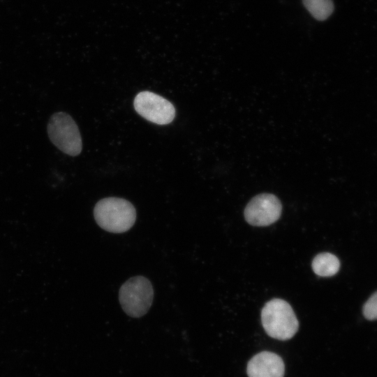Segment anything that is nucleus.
Instances as JSON below:
<instances>
[{
  "label": "nucleus",
  "instance_id": "39448f33",
  "mask_svg": "<svg viewBox=\"0 0 377 377\" xmlns=\"http://www.w3.org/2000/svg\"><path fill=\"white\" fill-rule=\"evenodd\" d=\"M133 106L140 116L158 125L170 124L175 117L173 105L165 98L151 91L139 92L134 98Z\"/></svg>",
  "mask_w": 377,
  "mask_h": 377
},
{
  "label": "nucleus",
  "instance_id": "1a4fd4ad",
  "mask_svg": "<svg viewBox=\"0 0 377 377\" xmlns=\"http://www.w3.org/2000/svg\"><path fill=\"white\" fill-rule=\"evenodd\" d=\"M307 10L316 20L327 19L334 10L332 0H302Z\"/></svg>",
  "mask_w": 377,
  "mask_h": 377
},
{
  "label": "nucleus",
  "instance_id": "6e6552de",
  "mask_svg": "<svg viewBox=\"0 0 377 377\" xmlns=\"http://www.w3.org/2000/svg\"><path fill=\"white\" fill-rule=\"evenodd\" d=\"M339 267V260L330 253H320L312 261L313 271L320 276H332L338 272Z\"/></svg>",
  "mask_w": 377,
  "mask_h": 377
},
{
  "label": "nucleus",
  "instance_id": "7ed1b4c3",
  "mask_svg": "<svg viewBox=\"0 0 377 377\" xmlns=\"http://www.w3.org/2000/svg\"><path fill=\"white\" fill-rule=\"evenodd\" d=\"M153 299L152 285L143 276L130 278L119 291V300L122 309L133 318H140L146 314L151 306Z\"/></svg>",
  "mask_w": 377,
  "mask_h": 377
},
{
  "label": "nucleus",
  "instance_id": "9d476101",
  "mask_svg": "<svg viewBox=\"0 0 377 377\" xmlns=\"http://www.w3.org/2000/svg\"><path fill=\"white\" fill-rule=\"evenodd\" d=\"M362 313L364 318L369 320H377V291L364 303Z\"/></svg>",
  "mask_w": 377,
  "mask_h": 377
},
{
  "label": "nucleus",
  "instance_id": "f03ea898",
  "mask_svg": "<svg viewBox=\"0 0 377 377\" xmlns=\"http://www.w3.org/2000/svg\"><path fill=\"white\" fill-rule=\"evenodd\" d=\"M261 320L269 337L283 341L291 339L299 327L290 305L279 298L272 299L265 304L261 311Z\"/></svg>",
  "mask_w": 377,
  "mask_h": 377
},
{
  "label": "nucleus",
  "instance_id": "f257e3e1",
  "mask_svg": "<svg viewBox=\"0 0 377 377\" xmlns=\"http://www.w3.org/2000/svg\"><path fill=\"white\" fill-rule=\"evenodd\" d=\"M94 219L103 230L121 233L135 223L136 212L131 202L126 199L109 197L100 200L94 209Z\"/></svg>",
  "mask_w": 377,
  "mask_h": 377
},
{
  "label": "nucleus",
  "instance_id": "0eeeda50",
  "mask_svg": "<svg viewBox=\"0 0 377 377\" xmlns=\"http://www.w3.org/2000/svg\"><path fill=\"white\" fill-rule=\"evenodd\" d=\"M246 372L249 377H283L285 366L278 355L263 351L249 360Z\"/></svg>",
  "mask_w": 377,
  "mask_h": 377
},
{
  "label": "nucleus",
  "instance_id": "20e7f679",
  "mask_svg": "<svg viewBox=\"0 0 377 377\" xmlns=\"http://www.w3.org/2000/svg\"><path fill=\"white\" fill-rule=\"evenodd\" d=\"M47 133L52 142L61 151L75 156L80 154L82 142L77 125L67 113L52 114L47 124Z\"/></svg>",
  "mask_w": 377,
  "mask_h": 377
},
{
  "label": "nucleus",
  "instance_id": "423d86ee",
  "mask_svg": "<svg viewBox=\"0 0 377 377\" xmlns=\"http://www.w3.org/2000/svg\"><path fill=\"white\" fill-rule=\"evenodd\" d=\"M281 210V203L276 195L261 193L249 202L244 209V217L252 226H266L279 219Z\"/></svg>",
  "mask_w": 377,
  "mask_h": 377
}]
</instances>
